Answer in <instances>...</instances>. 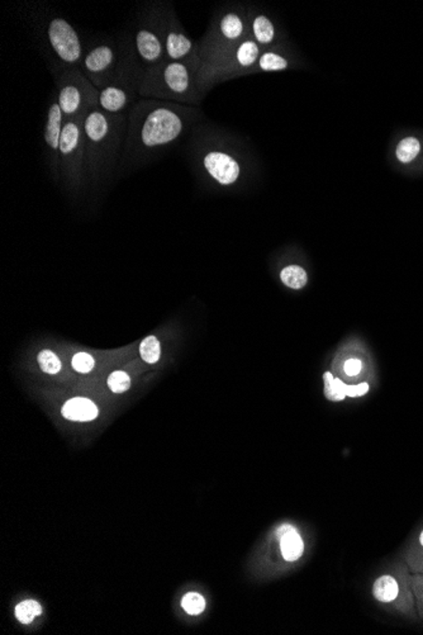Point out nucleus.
<instances>
[{
    "label": "nucleus",
    "instance_id": "9b49d317",
    "mask_svg": "<svg viewBox=\"0 0 423 635\" xmlns=\"http://www.w3.org/2000/svg\"><path fill=\"white\" fill-rule=\"evenodd\" d=\"M84 119H65L60 142V169L73 180L80 178L86 169Z\"/></svg>",
    "mask_w": 423,
    "mask_h": 635
},
{
    "label": "nucleus",
    "instance_id": "c756f323",
    "mask_svg": "<svg viewBox=\"0 0 423 635\" xmlns=\"http://www.w3.org/2000/svg\"><path fill=\"white\" fill-rule=\"evenodd\" d=\"M420 544L423 547V530L421 532V534H420Z\"/></svg>",
    "mask_w": 423,
    "mask_h": 635
},
{
    "label": "nucleus",
    "instance_id": "a211bd4d",
    "mask_svg": "<svg viewBox=\"0 0 423 635\" xmlns=\"http://www.w3.org/2000/svg\"><path fill=\"white\" fill-rule=\"evenodd\" d=\"M277 535L279 538L280 551L283 554V558L287 562H296L303 556L305 542L294 526L289 524L281 525L278 529Z\"/></svg>",
    "mask_w": 423,
    "mask_h": 635
},
{
    "label": "nucleus",
    "instance_id": "a878e982",
    "mask_svg": "<svg viewBox=\"0 0 423 635\" xmlns=\"http://www.w3.org/2000/svg\"><path fill=\"white\" fill-rule=\"evenodd\" d=\"M38 363L43 372L47 374H57L61 371V362L51 350H42L38 354Z\"/></svg>",
    "mask_w": 423,
    "mask_h": 635
},
{
    "label": "nucleus",
    "instance_id": "393cba45",
    "mask_svg": "<svg viewBox=\"0 0 423 635\" xmlns=\"http://www.w3.org/2000/svg\"><path fill=\"white\" fill-rule=\"evenodd\" d=\"M181 606L189 615H199L205 609V600L201 593H188L181 600Z\"/></svg>",
    "mask_w": 423,
    "mask_h": 635
},
{
    "label": "nucleus",
    "instance_id": "0eeeda50",
    "mask_svg": "<svg viewBox=\"0 0 423 635\" xmlns=\"http://www.w3.org/2000/svg\"><path fill=\"white\" fill-rule=\"evenodd\" d=\"M56 85V95L64 119L85 117L90 110L99 107V89L90 83L80 68L60 71Z\"/></svg>",
    "mask_w": 423,
    "mask_h": 635
},
{
    "label": "nucleus",
    "instance_id": "f3484780",
    "mask_svg": "<svg viewBox=\"0 0 423 635\" xmlns=\"http://www.w3.org/2000/svg\"><path fill=\"white\" fill-rule=\"evenodd\" d=\"M324 395L330 401H342L348 397H360L366 395L370 387L368 383H360L357 386H347L346 383L335 378L332 373H324Z\"/></svg>",
    "mask_w": 423,
    "mask_h": 635
},
{
    "label": "nucleus",
    "instance_id": "20e7f679",
    "mask_svg": "<svg viewBox=\"0 0 423 635\" xmlns=\"http://www.w3.org/2000/svg\"><path fill=\"white\" fill-rule=\"evenodd\" d=\"M144 75V70L129 43L116 74L107 86L99 90V108L113 116L126 114L136 97L140 95Z\"/></svg>",
    "mask_w": 423,
    "mask_h": 635
},
{
    "label": "nucleus",
    "instance_id": "7ed1b4c3",
    "mask_svg": "<svg viewBox=\"0 0 423 635\" xmlns=\"http://www.w3.org/2000/svg\"><path fill=\"white\" fill-rule=\"evenodd\" d=\"M127 114L113 116L99 107L84 119V149L86 170L99 173L108 169L119 156L127 132Z\"/></svg>",
    "mask_w": 423,
    "mask_h": 635
},
{
    "label": "nucleus",
    "instance_id": "9d476101",
    "mask_svg": "<svg viewBox=\"0 0 423 635\" xmlns=\"http://www.w3.org/2000/svg\"><path fill=\"white\" fill-rule=\"evenodd\" d=\"M126 46L127 45L118 46L116 43L102 42L85 52L80 70L97 89L102 90L116 74L125 56Z\"/></svg>",
    "mask_w": 423,
    "mask_h": 635
},
{
    "label": "nucleus",
    "instance_id": "4be33fe9",
    "mask_svg": "<svg viewBox=\"0 0 423 635\" xmlns=\"http://www.w3.org/2000/svg\"><path fill=\"white\" fill-rule=\"evenodd\" d=\"M280 279L288 288L302 289L308 283V275L305 268L299 265H288L280 271Z\"/></svg>",
    "mask_w": 423,
    "mask_h": 635
},
{
    "label": "nucleus",
    "instance_id": "bb28decb",
    "mask_svg": "<svg viewBox=\"0 0 423 635\" xmlns=\"http://www.w3.org/2000/svg\"><path fill=\"white\" fill-rule=\"evenodd\" d=\"M108 386L114 393H123L131 387V378L127 373L117 371L113 372L108 378Z\"/></svg>",
    "mask_w": 423,
    "mask_h": 635
},
{
    "label": "nucleus",
    "instance_id": "39448f33",
    "mask_svg": "<svg viewBox=\"0 0 423 635\" xmlns=\"http://www.w3.org/2000/svg\"><path fill=\"white\" fill-rule=\"evenodd\" d=\"M247 37V9L233 5L217 14L203 40L198 43L202 65L217 59ZM201 65V66H202Z\"/></svg>",
    "mask_w": 423,
    "mask_h": 635
},
{
    "label": "nucleus",
    "instance_id": "aec40b11",
    "mask_svg": "<svg viewBox=\"0 0 423 635\" xmlns=\"http://www.w3.org/2000/svg\"><path fill=\"white\" fill-rule=\"evenodd\" d=\"M372 595L378 601L384 603L397 600L399 595V584L392 575H383L372 584Z\"/></svg>",
    "mask_w": 423,
    "mask_h": 635
},
{
    "label": "nucleus",
    "instance_id": "412c9836",
    "mask_svg": "<svg viewBox=\"0 0 423 635\" xmlns=\"http://www.w3.org/2000/svg\"><path fill=\"white\" fill-rule=\"evenodd\" d=\"M421 151H422L421 141L415 136H407L398 142L397 147H396V158L400 164L408 165L420 156Z\"/></svg>",
    "mask_w": 423,
    "mask_h": 635
},
{
    "label": "nucleus",
    "instance_id": "6e6552de",
    "mask_svg": "<svg viewBox=\"0 0 423 635\" xmlns=\"http://www.w3.org/2000/svg\"><path fill=\"white\" fill-rule=\"evenodd\" d=\"M153 16L156 21L161 40L165 47L166 60L189 61L201 59L198 43H195L188 36L172 8H159L156 12H153Z\"/></svg>",
    "mask_w": 423,
    "mask_h": 635
},
{
    "label": "nucleus",
    "instance_id": "cd10ccee",
    "mask_svg": "<svg viewBox=\"0 0 423 635\" xmlns=\"http://www.w3.org/2000/svg\"><path fill=\"white\" fill-rule=\"evenodd\" d=\"M73 368L79 373H89L94 368V359L86 353H79L73 358Z\"/></svg>",
    "mask_w": 423,
    "mask_h": 635
},
{
    "label": "nucleus",
    "instance_id": "2eb2a0df",
    "mask_svg": "<svg viewBox=\"0 0 423 635\" xmlns=\"http://www.w3.org/2000/svg\"><path fill=\"white\" fill-rule=\"evenodd\" d=\"M64 114L60 108L57 95L52 98L51 103L47 110V117L44 122L43 129V140H44V155L51 168L60 169V142L61 136L64 131Z\"/></svg>",
    "mask_w": 423,
    "mask_h": 635
},
{
    "label": "nucleus",
    "instance_id": "423d86ee",
    "mask_svg": "<svg viewBox=\"0 0 423 635\" xmlns=\"http://www.w3.org/2000/svg\"><path fill=\"white\" fill-rule=\"evenodd\" d=\"M263 49L246 37L229 51L223 52L217 59L202 65L198 73V86L205 93L213 85L235 77H245L259 59Z\"/></svg>",
    "mask_w": 423,
    "mask_h": 635
},
{
    "label": "nucleus",
    "instance_id": "1a4fd4ad",
    "mask_svg": "<svg viewBox=\"0 0 423 635\" xmlns=\"http://www.w3.org/2000/svg\"><path fill=\"white\" fill-rule=\"evenodd\" d=\"M46 36L61 71L65 69L80 68L85 52L80 36L65 18L52 17L46 23Z\"/></svg>",
    "mask_w": 423,
    "mask_h": 635
},
{
    "label": "nucleus",
    "instance_id": "6ab92c4d",
    "mask_svg": "<svg viewBox=\"0 0 423 635\" xmlns=\"http://www.w3.org/2000/svg\"><path fill=\"white\" fill-rule=\"evenodd\" d=\"M61 412L62 416L70 421L85 423L93 421L94 419H97L99 410L89 398L77 397L68 399L62 407Z\"/></svg>",
    "mask_w": 423,
    "mask_h": 635
},
{
    "label": "nucleus",
    "instance_id": "c85d7f7f",
    "mask_svg": "<svg viewBox=\"0 0 423 635\" xmlns=\"http://www.w3.org/2000/svg\"><path fill=\"white\" fill-rule=\"evenodd\" d=\"M361 369H363V362L359 359H348L344 365V371L348 377H356L357 374H360Z\"/></svg>",
    "mask_w": 423,
    "mask_h": 635
},
{
    "label": "nucleus",
    "instance_id": "4468645a",
    "mask_svg": "<svg viewBox=\"0 0 423 635\" xmlns=\"http://www.w3.org/2000/svg\"><path fill=\"white\" fill-rule=\"evenodd\" d=\"M247 37L263 50L285 43V34L278 23L257 7L247 8Z\"/></svg>",
    "mask_w": 423,
    "mask_h": 635
},
{
    "label": "nucleus",
    "instance_id": "dca6fc26",
    "mask_svg": "<svg viewBox=\"0 0 423 635\" xmlns=\"http://www.w3.org/2000/svg\"><path fill=\"white\" fill-rule=\"evenodd\" d=\"M300 66V61L296 59L288 45L283 43L271 49L263 50L254 66L246 73L247 75H257L264 73H278Z\"/></svg>",
    "mask_w": 423,
    "mask_h": 635
},
{
    "label": "nucleus",
    "instance_id": "b1692460",
    "mask_svg": "<svg viewBox=\"0 0 423 635\" xmlns=\"http://www.w3.org/2000/svg\"><path fill=\"white\" fill-rule=\"evenodd\" d=\"M140 354L146 363L155 364L159 362L161 356V347L159 340L155 336H147L140 345Z\"/></svg>",
    "mask_w": 423,
    "mask_h": 635
},
{
    "label": "nucleus",
    "instance_id": "f257e3e1",
    "mask_svg": "<svg viewBox=\"0 0 423 635\" xmlns=\"http://www.w3.org/2000/svg\"><path fill=\"white\" fill-rule=\"evenodd\" d=\"M196 114L190 105L179 103L146 98L135 103L128 114L122 156L140 160L160 155L178 142Z\"/></svg>",
    "mask_w": 423,
    "mask_h": 635
},
{
    "label": "nucleus",
    "instance_id": "ddd939ff",
    "mask_svg": "<svg viewBox=\"0 0 423 635\" xmlns=\"http://www.w3.org/2000/svg\"><path fill=\"white\" fill-rule=\"evenodd\" d=\"M202 166L220 186H232L241 177V164L236 155L222 147H211L202 153Z\"/></svg>",
    "mask_w": 423,
    "mask_h": 635
},
{
    "label": "nucleus",
    "instance_id": "f8f14e48",
    "mask_svg": "<svg viewBox=\"0 0 423 635\" xmlns=\"http://www.w3.org/2000/svg\"><path fill=\"white\" fill-rule=\"evenodd\" d=\"M131 46L144 71L166 61L165 47L153 13L137 26Z\"/></svg>",
    "mask_w": 423,
    "mask_h": 635
},
{
    "label": "nucleus",
    "instance_id": "5701e85b",
    "mask_svg": "<svg viewBox=\"0 0 423 635\" xmlns=\"http://www.w3.org/2000/svg\"><path fill=\"white\" fill-rule=\"evenodd\" d=\"M42 614V608L41 605L34 600H26L21 602L16 606V618L23 623V624H29L34 621L36 617H40Z\"/></svg>",
    "mask_w": 423,
    "mask_h": 635
},
{
    "label": "nucleus",
    "instance_id": "f03ea898",
    "mask_svg": "<svg viewBox=\"0 0 423 635\" xmlns=\"http://www.w3.org/2000/svg\"><path fill=\"white\" fill-rule=\"evenodd\" d=\"M201 59L169 61L144 71L140 97L164 102L196 105L203 92L198 86Z\"/></svg>",
    "mask_w": 423,
    "mask_h": 635
}]
</instances>
